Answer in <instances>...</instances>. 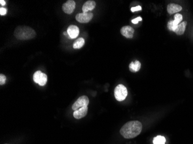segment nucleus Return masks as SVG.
I'll use <instances>...</instances> for the list:
<instances>
[{
	"label": "nucleus",
	"instance_id": "nucleus-1",
	"mask_svg": "<svg viewBox=\"0 0 193 144\" xmlns=\"http://www.w3.org/2000/svg\"><path fill=\"white\" fill-rule=\"evenodd\" d=\"M142 129V123L138 121L128 122L121 128L120 134L124 138L130 139L138 136Z\"/></svg>",
	"mask_w": 193,
	"mask_h": 144
},
{
	"label": "nucleus",
	"instance_id": "nucleus-2",
	"mask_svg": "<svg viewBox=\"0 0 193 144\" xmlns=\"http://www.w3.org/2000/svg\"><path fill=\"white\" fill-rule=\"evenodd\" d=\"M14 35L17 39L19 40H29L35 38L36 32L32 28L20 26L16 28Z\"/></svg>",
	"mask_w": 193,
	"mask_h": 144
},
{
	"label": "nucleus",
	"instance_id": "nucleus-3",
	"mask_svg": "<svg viewBox=\"0 0 193 144\" xmlns=\"http://www.w3.org/2000/svg\"><path fill=\"white\" fill-rule=\"evenodd\" d=\"M114 94L115 97L117 101H123L127 96V90L125 86L122 84H119L115 88Z\"/></svg>",
	"mask_w": 193,
	"mask_h": 144
},
{
	"label": "nucleus",
	"instance_id": "nucleus-4",
	"mask_svg": "<svg viewBox=\"0 0 193 144\" xmlns=\"http://www.w3.org/2000/svg\"><path fill=\"white\" fill-rule=\"evenodd\" d=\"M33 80L35 83L40 86H44L47 84V75L43 73L41 71H37L33 75Z\"/></svg>",
	"mask_w": 193,
	"mask_h": 144
},
{
	"label": "nucleus",
	"instance_id": "nucleus-5",
	"mask_svg": "<svg viewBox=\"0 0 193 144\" xmlns=\"http://www.w3.org/2000/svg\"><path fill=\"white\" fill-rule=\"evenodd\" d=\"M89 103V99L87 96H82L80 97L77 99V100L75 101L72 106V109L76 111L77 109L85 107L87 106Z\"/></svg>",
	"mask_w": 193,
	"mask_h": 144
},
{
	"label": "nucleus",
	"instance_id": "nucleus-6",
	"mask_svg": "<svg viewBox=\"0 0 193 144\" xmlns=\"http://www.w3.org/2000/svg\"><path fill=\"white\" fill-rule=\"evenodd\" d=\"M93 14L92 13H81L76 16V20L81 23H89L93 19Z\"/></svg>",
	"mask_w": 193,
	"mask_h": 144
},
{
	"label": "nucleus",
	"instance_id": "nucleus-7",
	"mask_svg": "<svg viewBox=\"0 0 193 144\" xmlns=\"http://www.w3.org/2000/svg\"><path fill=\"white\" fill-rule=\"evenodd\" d=\"M75 2L73 0H69L67 1L66 3L62 5V11L64 13L70 15L73 12L75 8Z\"/></svg>",
	"mask_w": 193,
	"mask_h": 144
},
{
	"label": "nucleus",
	"instance_id": "nucleus-8",
	"mask_svg": "<svg viewBox=\"0 0 193 144\" xmlns=\"http://www.w3.org/2000/svg\"><path fill=\"white\" fill-rule=\"evenodd\" d=\"M120 32H121V35L124 36V37L127 38L128 39H131L132 38H133L134 30L131 27L127 26H124L123 27L121 28Z\"/></svg>",
	"mask_w": 193,
	"mask_h": 144
},
{
	"label": "nucleus",
	"instance_id": "nucleus-9",
	"mask_svg": "<svg viewBox=\"0 0 193 144\" xmlns=\"http://www.w3.org/2000/svg\"><path fill=\"white\" fill-rule=\"evenodd\" d=\"M87 111H88L87 106L83 107L74 111L73 114V117L77 119H81L84 118L87 115Z\"/></svg>",
	"mask_w": 193,
	"mask_h": 144
},
{
	"label": "nucleus",
	"instance_id": "nucleus-10",
	"mask_svg": "<svg viewBox=\"0 0 193 144\" xmlns=\"http://www.w3.org/2000/svg\"><path fill=\"white\" fill-rule=\"evenodd\" d=\"M67 34L69 35L71 39H75L77 38L79 34V29L77 26L71 25L67 28Z\"/></svg>",
	"mask_w": 193,
	"mask_h": 144
},
{
	"label": "nucleus",
	"instance_id": "nucleus-11",
	"mask_svg": "<svg viewBox=\"0 0 193 144\" xmlns=\"http://www.w3.org/2000/svg\"><path fill=\"white\" fill-rule=\"evenodd\" d=\"M96 2L94 1H87L86 2L82 7V11L83 13H87L93 10L96 7Z\"/></svg>",
	"mask_w": 193,
	"mask_h": 144
},
{
	"label": "nucleus",
	"instance_id": "nucleus-12",
	"mask_svg": "<svg viewBox=\"0 0 193 144\" xmlns=\"http://www.w3.org/2000/svg\"><path fill=\"white\" fill-rule=\"evenodd\" d=\"M182 7L181 5L175 4H170L167 7V11L170 15L181 11Z\"/></svg>",
	"mask_w": 193,
	"mask_h": 144
},
{
	"label": "nucleus",
	"instance_id": "nucleus-13",
	"mask_svg": "<svg viewBox=\"0 0 193 144\" xmlns=\"http://www.w3.org/2000/svg\"><path fill=\"white\" fill-rule=\"evenodd\" d=\"M141 67V64L138 61H136L135 62H132L129 65L130 70L132 72H138Z\"/></svg>",
	"mask_w": 193,
	"mask_h": 144
},
{
	"label": "nucleus",
	"instance_id": "nucleus-14",
	"mask_svg": "<svg viewBox=\"0 0 193 144\" xmlns=\"http://www.w3.org/2000/svg\"><path fill=\"white\" fill-rule=\"evenodd\" d=\"M186 25H187L186 21L181 22V23H180L178 25V27L176 28V30L175 32L178 35H183L185 31Z\"/></svg>",
	"mask_w": 193,
	"mask_h": 144
},
{
	"label": "nucleus",
	"instance_id": "nucleus-15",
	"mask_svg": "<svg viewBox=\"0 0 193 144\" xmlns=\"http://www.w3.org/2000/svg\"><path fill=\"white\" fill-rule=\"evenodd\" d=\"M85 43V39L83 38H78L73 43V48L75 49H79L84 46Z\"/></svg>",
	"mask_w": 193,
	"mask_h": 144
},
{
	"label": "nucleus",
	"instance_id": "nucleus-16",
	"mask_svg": "<svg viewBox=\"0 0 193 144\" xmlns=\"http://www.w3.org/2000/svg\"><path fill=\"white\" fill-rule=\"evenodd\" d=\"M179 24V23L174 20L170 21L168 23L167 27H168V30H169L170 31L175 32L176 30V28L178 27Z\"/></svg>",
	"mask_w": 193,
	"mask_h": 144
},
{
	"label": "nucleus",
	"instance_id": "nucleus-17",
	"mask_svg": "<svg viewBox=\"0 0 193 144\" xmlns=\"http://www.w3.org/2000/svg\"><path fill=\"white\" fill-rule=\"evenodd\" d=\"M153 144H165L166 142V138L161 136H157L153 138Z\"/></svg>",
	"mask_w": 193,
	"mask_h": 144
},
{
	"label": "nucleus",
	"instance_id": "nucleus-18",
	"mask_svg": "<svg viewBox=\"0 0 193 144\" xmlns=\"http://www.w3.org/2000/svg\"><path fill=\"white\" fill-rule=\"evenodd\" d=\"M174 20L180 24V23L181 21V20H183V16H182L181 14L177 13V14H176L174 16Z\"/></svg>",
	"mask_w": 193,
	"mask_h": 144
},
{
	"label": "nucleus",
	"instance_id": "nucleus-19",
	"mask_svg": "<svg viewBox=\"0 0 193 144\" xmlns=\"http://www.w3.org/2000/svg\"><path fill=\"white\" fill-rule=\"evenodd\" d=\"M6 81V77L3 74H0V85L2 86L5 84Z\"/></svg>",
	"mask_w": 193,
	"mask_h": 144
},
{
	"label": "nucleus",
	"instance_id": "nucleus-20",
	"mask_svg": "<svg viewBox=\"0 0 193 144\" xmlns=\"http://www.w3.org/2000/svg\"><path fill=\"white\" fill-rule=\"evenodd\" d=\"M7 9L4 8H0V15L1 16H4L7 14Z\"/></svg>",
	"mask_w": 193,
	"mask_h": 144
},
{
	"label": "nucleus",
	"instance_id": "nucleus-21",
	"mask_svg": "<svg viewBox=\"0 0 193 144\" xmlns=\"http://www.w3.org/2000/svg\"><path fill=\"white\" fill-rule=\"evenodd\" d=\"M142 9V7H141V6H136V7H132L131 9V12H136V11H141Z\"/></svg>",
	"mask_w": 193,
	"mask_h": 144
},
{
	"label": "nucleus",
	"instance_id": "nucleus-22",
	"mask_svg": "<svg viewBox=\"0 0 193 144\" xmlns=\"http://www.w3.org/2000/svg\"><path fill=\"white\" fill-rule=\"evenodd\" d=\"M142 18L141 17H137V18H136V19H134L132 20V23L134 24H138V22L140 21H142Z\"/></svg>",
	"mask_w": 193,
	"mask_h": 144
},
{
	"label": "nucleus",
	"instance_id": "nucleus-23",
	"mask_svg": "<svg viewBox=\"0 0 193 144\" xmlns=\"http://www.w3.org/2000/svg\"><path fill=\"white\" fill-rule=\"evenodd\" d=\"M0 4L1 5H5V4H6V2H5V1H3V0H1L0 1Z\"/></svg>",
	"mask_w": 193,
	"mask_h": 144
},
{
	"label": "nucleus",
	"instance_id": "nucleus-24",
	"mask_svg": "<svg viewBox=\"0 0 193 144\" xmlns=\"http://www.w3.org/2000/svg\"></svg>",
	"mask_w": 193,
	"mask_h": 144
}]
</instances>
